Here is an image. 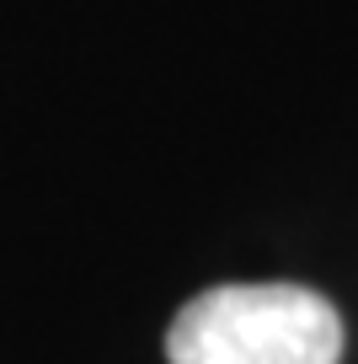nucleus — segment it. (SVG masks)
Returning <instances> with one entry per match:
<instances>
[{"mask_svg":"<svg viewBox=\"0 0 358 364\" xmlns=\"http://www.w3.org/2000/svg\"><path fill=\"white\" fill-rule=\"evenodd\" d=\"M171 364H342V316L305 284H219L166 332Z\"/></svg>","mask_w":358,"mask_h":364,"instance_id":"obj_1","label":"nucleus"}]
</instances>
